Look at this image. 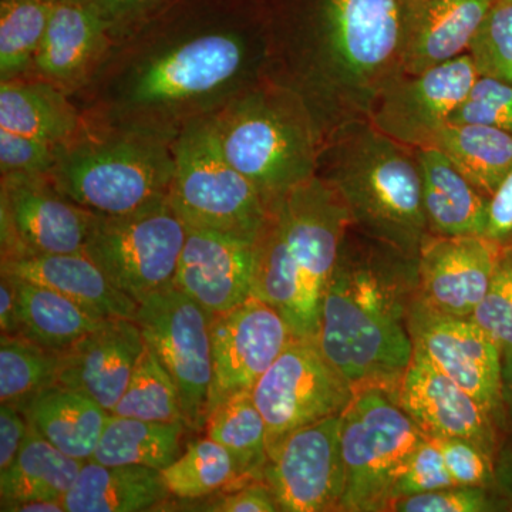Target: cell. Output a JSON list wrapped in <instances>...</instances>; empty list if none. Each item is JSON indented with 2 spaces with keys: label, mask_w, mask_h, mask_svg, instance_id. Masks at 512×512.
Segmentation results:
<instances>
[{
  "label": "cell",
  "mask_w": 512,
  "mask_h": 512,
  "mask_svg": "<svg viewBox=\"0 0 512 512\" xmlns=\"http://www.w3.org/2000/svg\"><path fill=\"white\" fill-rule=\"evenodd\" d=\"M242 0H175L74 92L90 126L175 141L244 93L258 62Z\"/></svg>",
  "instance_id": "cell-1"
},
{
  "label": "cell",
  "mask_w": 512,
  "mask_h": 512,
  "mask_svg": "<svg viewBox=\"0 0 512 512\" xmlns=\"http://www.w3.org/2000/svg\"><path fill=\"white\" fill-rule=\"evenodd\" d=\"M417 258L350 228L320 308L323 355L353 389L396 394L413 359Z\"/></svg>",
  "instance_id": "cell-2"
},
{
  "label": "cell",
  "mask_w": 512,
  "mask_h": 512,
  "mask_svg": "<svg viewBox=\"0 0 512 512\" xmlns=\"http://www.w3.org/2000/svg\"><path fill=\"white\" fill-rule=\"evenodd\" d=\"M318 174L338 191L355 231L417 258L429 225L416 148L372 124H349L323 148Z\"/></svg>",
  "instance_id": "cell-3"
},
{
  "label": "cell",
  "mask_w": 512,
  "mask_h": 512,
  "mask_svg": "<svg viewBox=\"0 0 512 512\" xmlns=\"http://www.w3.org/2000/svg\"><path fill=\"white\" fill-rule=\"evenodd\" d=\"M229 163L268 204L318 174V133L302 94L255 84L211 116Z\"/></svg>",
  "instance_id": "cell-4"
},
{
  "label": "cell",
  "mask_w": 512,
  "mask_h": 512,
  "mask_svg": "<svg viewBox=\"0 0 512 512\" xmlns=\"http://www.w3.org/2000/svg\"><path fill=\"white\" fill-rule=\"evenodd\" d=\"M173 146L174 141L153 134L89 124L60 148L47 177L67 198L94 214H136L168 201Z\"/></svg>",
  "instance_id": "cell-5"
},
{
  "label": "cell",
  "mask_w": 512,
  "mask_h": 512,
  "mask_svg": "<svg viewBox=\"0 0 512 512\" xmlns=\"http://www.w3.org/2000/svg\"><path fill=\"white\" fill-rule=\"evenodd\" d=\"M352 227L345 202L319 174L269 204L266 237L298 285L296 336L318 339L323 295Z\"/></svg>",
  "instance_id": "cell-6"
},
{
  "label": "cell",
  "mask_w": 512,
  "mask_h": 512,
  "mask_svg": "<svg viewBox=\"0 0 512 512\" xmlns=\"http://www.w3.org/2000/svg\"><path fill=\"white\" fill-rule=\"evenodd\" d=\"M170 201L187 227L255 239L269 204L218 143L211 116L191 121L174 141Z\"/></svg>",
  "instance_id": "cell-7"
},
{
  "label": "cell",
  "mask_w": 512,
  "mask_h": 512,
  "mask_svg": "<svg viewBox=\"0 0 512 512\" xmlns=\"http://www.w3.org/2000/svg\"><path fill=\"white\" fill-rule=\"evenodd\" d=\"M427 437L394 394L356 390L340 427L346 470L340 512H387L394 484Z\"/></svg>",
  "instance_id": "cell-8"
},
{
  "label": "cell",
  "mask_w": 512,
  "mask_h": 512,
  "mask_svg": "<svg viewBox=\"0 0 512 512\" xmlns=\"http://www.w3.org/2000/svg\"><path fill=\"white\" fill-rule=\"evenodd\" d=\"M187 225L170 201L123 217L99 215L84 254L137 303L174 284Z\"/></svg>",
  "instance_id": "cell-9"
},
{
  "label": "cell",
  "mask_w": 512,
  "mask_h": 512,
  "mask_svg": "<svg viewBox=\"0 0 512 512\" xmlns=\"http://www.w3.org/2000/svg\"><path fill=\"white\" fill-rule=\"evenodd\" d=\"M136 322L177 384L188 430H204L214 377L212 313L173 284L138 302Z\"/></svg>",
  "instance_id": "cell-10"
},
{
  "label": "cell",
  "mask_w": 512,
  "mask_h": 512,
  "mask_svg": "<svg viewBox=\"0 0 512 512\" xmlns=\"http://www.w3.org/2000/svg\"><path fill=\"white\" fill-rule=\"evenodd\" d=\"M315 12L323 55L343 79L375 96L400 74L406 2L318 0Z\"/></svg>",
  "instance_id": "cell-11"
},
{
  "label": "cell",
  "mask_w": 512,
  "mask_h": 512,
  "mask_svg": "<svg viewBox=\"0 0 512 512\" xmlns=\"http://www.w3.org/2000/svg\"><path fill=\"white\" fill-rule=\"evenodd\" d=\"M264 417L268 450L292 431L340 416L355 389L323 355L318 339L295 336L252 389Z\"/></svg>",
  "instance_id": "cell-12"
},
{
  "label": "cell",
  "mask_w": 512,
  "mask_h": 512,
  "mask_svg": "<svg viewBox=\"0 0 512 512\" xmlns=\"http://www.w3.org/2000/svg\"><path fill=\"white\" fill-rule=\"evenodd\" d=\"M97 217L57 190L47 174H2V259L83 252Z\"/></svg>",
  "instance_id": "cell-13"
},
{
  "label": "cell",
  "mask_w": 512,
  "mask_h": 512,
  "mask_svg": "<svg viewBox=\"0 0 512 512\" xmlns=\"http://www.w3.org/2000/svg\"><path fill=\"white\" fill-rule=\"evenodd\" d=\"M478 77L468 53L427 72L397 74L373 96L370 124L404 146L431 147Z\"/></svg>",
  "instance_id": "cell-14"
},
{
  "label": "cell",
  "mask_w": 512,
  "mask_h": 512,
  "mask_svg": "<svg viewBox=\"0 0 512 512\" xmlns=\"http://www.w3.org/2000/svg\"><path fill=\"white\" fill-rule=\"evenodd\" d=\"M342 414L292 431L269 448L264 481L281 512H340L346 487Z\"/></svg>",
  "instance_id": "cell-15"
},
{
  "label": "cell",
  "mask_w": 512,
  "mask_h": 512,
  "mask_svg": "<svg viewBox=\"0 0 512 512\" xmlns=\"http://www.w3.org/2000/svg\"><path fill=\"white\" fill-rule=\"evenodd\" d=\"M410 333L414 350L476 397L507 436L501 400L503 357L493 339L474 320L431 312L417 299L410 316Z\"/></svg>",
  "instance_id": "cell-16"
},
{
  "label": "cell",
  "mask_w": 512,
  "mask_h": 512,
  "mask_svg": "<svg viewBox=\"0 0 512 512\" xmlns=\"http://www.w3.org/2000/svg\"><path fill=\"white\" fill-rule=\"evenodd\" d=\"M293 338L284 316L254 296L212 315L214 377L207 416L228 397L254 389Z\"/></svg>",
  "instance_id": "cell-17"
},
{
  "label": "cell",
  "mask_w": 512,
  "mask_h": 512,
  "mask_svg": "<svg viewBox=\"0 0 512 512\" xmlns=\"http://www.w3.org/2000/svg\"><path fill=\"white\" fill-rule=\"evenodd\" d=\"M394 396L426 436L468 440L491 457L503 443L493 414L416 350Z\"/></svg>",
  "instance_id": "cell-18"
},
{
  "label": "cell",
  "mask_w": 512,
  "mask_h": 512,
  "mask_svg": "<svg viewBox=\"0 0 512 512\" xmlns=\"http://www.w3.org/2000/svg\"><path fill=\"white\" fill-rule=\"evenodd\" d=\"M500 249L485 237L427 235L417 255V302L470 318L490 288Z\"/></svg>",
  "instance_id": "cell-19"
},
{
  "label": "cell",
  "mask_w": 512,
  "mask_h": 512,
  "mask_svg": "<svg viewBox=\"0 0 512 512\" xmlns=\"http://www.w3.org/2000/svg\"><path fill=\"white\" fill-rule=\"evenodd\" d=\"M255 239L187 227L174 285L212 315L252 298Z\"/></svg>",
  "instance_id": "cell-20"
},
{
  "label": "cell",
  "mask_w": 512,
  "mask_h": 512,
  "mask_svg": "<svg viewBox=\"0 0 512 512\" xmlns=\"http://www.w3.org/2000/svg\"><path fill=\"white\" fill-rule=\"evenodd\" d=\"M144 346L136 320L107 319L60 352L56 384L90 397L110 413L123 396Z\"/></svg>",
  "instance_id": "cell-21"
},
{
  "label": "cell",
  "mask_w": 512,
  "mask_h": 512,
  "mask_svg": "<svg viewBox=\"0 0 512 512\" xmlns=\"http://www.w3.org/2000/svg\"><path fill=\"white\" fill-rule=\"evenodd\" d=\"M114 46L109 26L89 0H57L28 76L72 96Z\"/></svg>",
  "instance_id": "cell-22"
},
{
  "label": "cell",
  "mask_w": 512,
  "mask_h": 512,
  "mask_svg": "<svg viewBox=\"0 0 512 512\" xmlns=\"http://www.w3.org/2000/svg\"><path fill=\"white\" fill-rule=\"evenodd\" d=\"M493 0H410L400 73L420 74L468 52Z\"/></svg>",
  "instance_id": "cell-23"
},
{
  "label": "cell",
  "mask_w": 512,
  "mask_h": 512,
  "mask_svg": "<svg viewBox=\"0 0 512 512\" xmlns=\"http://www.w3.org/2000/svg\"><path fill=\"white\" fill-rule=\"evenodd\" d=\"M0 272L55 289L100 318L136 320L138 303L84 252L2 259Z\"/></svg>",
  "instance_id": "cell-24"
},
{
  "label": "cell",
  "mask_w": 512,
  "mask_h": 512,
  "mask_svg": "<svg viewBox=\"0 0 512 512\" xmlns=\"http://www.w3.org/2000/svg\"><path fill=\"white\" fill-rule=\"evenodd\" d=\"M429 234L484 237L490 198L436 147L416 148Z\"/></svg>",
  "instance_id": "cell-25"
},
{
  "label": "cell",
  "mask_w": 512,
  "mask_h": 512,
  "mask_svg": "<svg viewBox=\"0 0 512 512\" xmlns=\"http://www.w3.org/2000/svg\"><path fill=\"white\" fill-rule=\"evenodd\" d=\"M87 126L82 110L55 84L30 76L0 84V130L66 146Z\"/></svg>",
  "instance_id": "cell-26"
},
{
  "label": "cell",
  "mask_w": 512,
  "mask_h": 512,
  "mask_svg": "<svg viewBox=\"0 0 512 512\" xmlns=\"http://www.w3.org/2000/svg\"><path fill=\"white\" fill-rule=\"evenodd\" d=\"M170 497L156 468L84 461L62 503L66 512H143L157 510Z\"/></svg>",
  "instance_id": "cell-27"
},
{
  "label": "cell",
  "mask_w": 512,
  "mask_h": 512,
  "mask_svg": "<svg viewBox=\"0 0 512 512\" xmlns=\"http://www.w3.org/2000/svg\"><path fill=\"white\" fill-rule=\"evenodd\" d=\"M29 427L66 456L89 461L99 444L110 413L90 397L67 389L47 387L20 409Z\"/></svg>",
  "instance_id": "cell-28"
},
{
  "label": "cell",
  "mask_w": 512,
  "mask_h": 512,
  "mask_svg": "<svg viewBox=\"0 0 512 512\" xmlns=\"http://www.w3.org/2000/svg\"><path fill=\"white\" fill-rule=\"evenodd\" d=\"M83 464L30 429L15 463L0 473V511L26 501H63Z\"/></svg>",
  "instance_id": "cell-29"
},
{
  "label": "cell",
  "mask_w": 512,
  "mask_h": 512,
  "mask_svg": "<svg viewBox=\"0 0 512 512\" xmlns=\"http://www.w3.org/2000/svg\"><path fill=\"white\" fill-rule=\"evenodd\" d=\"M12 278L18 291V335L45 348L63 352L107 320L86 311L55 289L16 276Z\"/></svg>",
  "instance_id": "cell-30"
},
{
  "label": "cell",
  "mask_w": 512,
  "mask_h": 512,
  "mask_svg": "<svg viewBox=\"0 0 512 512\" xmlns=\"http://www.w3.org/2000/svg\"><path fill=\"white\" fill-rule=\"evenodd\" d=\"M187 424L163 423L110 414L89 461L104 466H144L163 471L183 453Z\"/></svg>",
  "instance_id": "cell-31"
},
{
  "label": "cell",
  "mask_w": 512,
  "mask_h": 512,
  "mask_svg": "<svg viewBox=\"0 0 512 512\" xmlns=\"http://www.w3.org/2000/svg\"><path fill=\"white\" fill-rule=\"evenodd\" d=\"M451 164L488 198L512 171V136L481 124L448 123L434 138Z\"/></svg>",
  "instance_id": "cell-32"
},
{
  "label": "cell",
  "mask_w": 512,
  "mask_h": 512,
  "mask_svg": "<svg viewBox=\"0 0 512 512\" xmlns=\"http://www.w3.org/2000/svg\"><path fill=\"white\" fill-rule=\"evenodd\" d=\"M205 436L227 448L237 461L245 483L264 481L268 461L266 423L252 390L234 394L218 404L205 420Z\"/></svg>",
  "instance_id": "cell-33"
},
{
  "label": "cell",
  "mask_w": 512,
  "mask_h": 512,
  "mask_svg": "<svg viewBox=\"0 0 512 512\" xmlns=\"http://www.w3.org/2000/svg\"><path fill=\"white\" fill-rule=\"evenodd\" d=\"M161 474L171 497L184 501L228 493L247 485L232 454L210 437L188 444L187 450Z\"/></svg>",
  "instance_id": "cell-34"
},
{
  "label": "cell",
  "mask_w": 512,
  "mask_h": 512,
  "mask_svg": "<svg viewBox=\"0 0 512 512\" xmlns=\"http://www.w3.org/2000/svg\"><path fill=\"white\" fill-rule=\"evenodd\" d=\"M60 352L22 335L0 338V402L22 409L37 393L55 386Z\"/></svg>",
  "instance_id": "cell-35"
},
{
  "label": "cell",
  "mask_w": 512,
  "mask_h": 512,
  "mask_svg": "<svg viewBox=\"0 0 512 512\" xmlns=\"http://www.w3.org/2000/svg\"><path fill=\"white\" fill-rule=\"evenodd\" d=\"M57 0H0V82L28 76Z\"/></svg>",
  "instance_id": "cell-36"
},
{
  "label": "cell",
  "mask_w": 512,
  "mask_h": 512,
  "mask_svg": "<svg viewBox=\"0 0 512 512\" xmlns=\"http://www.w3.org/2000/svg\"><path fill=\"white\" fill-rule=\"evenodd\" d=\"M110 414L138 420L185 423L177 384L150 346H144L130 382Z\"/></svg>",
  "instance_id": "cell-37"
},
{
  "label": "cell",
  "mask_w": 512,
  "mask_h": 512,
  "mask_svg": "<svg viewBox=\"0 0 512 512\" xmlns=\"http://www.w3.org/2000/svg\"><path fill=\"white\" fill-rule=\"evenodd\" d=\"M467 53L480 76L512 83V0H493Z\"/></svg>",
  "instance_id": "cell-38"
},
{
  "label": "cell",
  "mask_w": 512,
  "mask_h": 512,
  "mask_svg": "<svg viewBox=\"0 0 512 512\" xmlns=\"http://www.w3.org/2000/svg\"><path fill=\"white\" fill-rule=\"evenodd\" d=\"M493 339L503 362L512 356V247L501 248L490 288L470 316Z\"/></svg>",
  "instance_id": "cell-39"
},
{
  "label": "cell",
  "mask_w": 512,
  "mask_h": 512,
  "mask_svg": "<svg viewBox=\"0 0 512 512\" xmlns=\"http://www.w3.org/2000/svg\"><path fill=\"white\" fill-rule=\"evenodd\" d=\"M387 512H511L495 488L451 485L393 500Z\"/></svg>",
  "instance_id": "cell-40"
},
{
  "label": "cell",
  "mask_w": 512,
  "mask_h": 512,
  "mask_svg": "<svg viewBox=\"0 0 512 512\" xmlns=\"http://www.w3.org/2000/svg\"><path fill=\"white\" fill-rule=\"evenodd\" d=\"M453 124H481L512 136V83L480 76L451 116Z\"/></svg>",
  "instance_id": "cell-41"
},
{
  "label": "cell",
  "mask_w": 512,
  "mask_h": 512,
  "mask_svg": "<svg viewBox=\"0 0 512 512\" xmlns=\"http://www.w3.org/2000/svg\"><path fill=\"white\" fill-rule=\"evenodd\" d=\"M451 485L457 484L448 471L439 444L433 437H427L414 451L406 470L394 484L392 501L407 495L430 493Z\"/></svg>",
  "instance_id": "cell-42"
},
{
  "label": "cell",
  "mask_w": 512,
  "mask_h": 512,
  "mask_svg": "<svg viewBox=\"0 0 512 512\" xmlns=\"http://www.w3.org/2000/svg\"><path fill=\"white\" fill-rule=\"evenodd\" d=\"M434 439V437H433ZM457 485L495 488L494 457L464 439H434Z\"/></svg>",
  "instance_id": "cell-43"
},
{
  "label": "cell",
  "mask_w": 512,
  "mask_h": 512,
  "mask_svg": "<svg viewBox=\"0 0 512 512\" xmlns=\"http://www.w3.org/2000/svg\"><path fill=\"white\" fill-rule=\"evenodd\" d=\"M62 147L0 130V173L47 174Z\"/></svg>",
  "instance_id": "cell-44"
},
{
  "label": "cell",
  "mask_w": 512,
  "mask_h": 512,
  "mask_svg": "<svg viewBox=\"0 0 512 512\" xmlns=\"http://www.w3.org/2000/svg\"><path fill=\"white\" fill-rule=\"evenodd\" d=\"M109 26L114 45L164 12L175 0H89Z\"/></svg>",
  "instance_id": "cell-45"
},
{
  "label": "cell",
  "mask_w": 512,
  "mask_h": 512,
  "mask_svg": "<svg viewBox=\"0 0 512 512\" xmlns=\"http://www.w3.org/2000/svg\"><path fill=\"white\" fill-rule=\"evenodd\" d=\"M194 511L208 512H278V501L265 481H254L238 488L220 494L212 500L194 504Z\"/></svg>",
  "instance_id": "cell-46"
},
{
  "label": "cell",
  "mask_w": 512,
  "mask_h": 512,
  "mask_svg": "<svg viewBox=\"0 0 512 512\" xmlns=\"http://www.w3.org/2000/svg\"><path fill=\"white\" fill-rule=\"evenodd\" d=\"M484 237L497 247H512V171L490 198Z\"/></svg>",
  "instance_id": "cell-47"
},
{
  "label": "cell",
  "mask_w": 512,
  "mask_h": 512,
  "mask_svg": "<svg viewBox=\"0 0 512 512\" xmlns=\"http://www.w3.org/2000/svg\"><path fill=\"white\" fill-rule=\"evenodd\" d=\"M29 430L28 420L18 407L0 406V473L15 463Z\"/></svg>",
  "instance_id": "cell-48"
},
{
  "label": "cell",
  "mask_w": 512,
  "mask_h": 512,
  "mask_svg": "<svg viewBox=\"0 0 512 512\" xmlns=\"http://www.w3.org/2000/svg\"><path fill=\"white\" fill-rule=\"evenodd\" d=\"M18 291L12 276L0 272V329L2 335L19 333Z\"/></svg>",
  "instance_id": "cell-49"
},
{
  "label": "cell",
  "mask_w": 512,
  "mask_h": 512,
  "mask_svg": "<svg viewBox=\"0 0 512 512\" xmlns=\"http://www.w3.org/2000/svg\"><path fill=\"white\" fill-rule=\"evenodd\" d=\"M495 491L507 501L512 512V433L504 437L494 457Z\"/></svg>",
  "instance_id": "cell-50"
},
{
  "label": "cell",
  "mask_w": 512,
  "mask_h": 512,
  "mask_svg": "<svg viewBox=\"0 0 512 512\" xmlns=\"http://www.w3.org/2000/svg\"><path fill=\"white\" fill-rule=\"evenodd\" d=\"M501 400L505 421H507L508 434L512 433V356L503 362V375H501ZM507 434V436H508Z\"/></svg>",
  "instance_id": "cell-51"
},
{
  "label": "cell",
  "mask_w": 512,
  "mask_h": 512,
  "mask_svg": "<svg viewBox=\"0 0 512 512\" xmlns=\"http://www.w3.org/2000/svg\"><path fill=\"white\" fill-rule=\"evenodd\" d=\"M5 512H66L62 501L33 500L12 505Z\"/></svg>",
  "instance_id": "cell-52"
}]
</instances>
